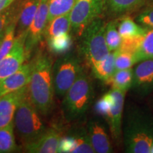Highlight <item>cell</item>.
<instances>
[{"label": "cell", "instance_id": "1", "mask_svg": "<svg viewBox=\"0 0 153 153\" xmlns=\"http://www.w3.org/2000/svg\"><path fill=\"white\" fill-rule=\"evenodd\" d=\"M122 143L128 153H150L153 145V113L148 107L128 100L124 104Z\"/></svg>", "mask_w": 153, "mask_h": 153}, {"label": "cell", "instance_id": "2", "mask_svg": "<svg viewBox=\"0 0 153 153\" xmlns=\"http://www.w3.org/2000/svg\"><path fill=\"white\" fill-rule=\"evenodd\" d=\"M33 62V71L28 85V97L38 111L46 116L54 106L53 60L48 54L40 52Z\"/></svg>", "mask_w": 153, "mask_h": 153}, {"label": "cell", "instance_id": "3", "mask_svg": "<svg viewBox=\"0 0 153 153\" xmlns=\"http://www.w3.org/2000/svg\"><path fill=\"white\" fill-rule=\"evenodd\" d=\"M62 98V114L67 121L79 119L86 114L94 98V89L90 76L85 70Z\"/></svg>", "mask_w": 153, "mask_h": 153}, {"label": "cell", "instance_id": "4", "mask_svg": "<svg viewBox=\"0 0 153 153\" xmlns=\"http://www.w3.org/2000/svg\"><path fill=\"white\" fill-rule=\"evenodd\" d=\"M39 114L30 101L28 94L17 107L14 117V128L24 145L37 140L46 131L47 128Z\"/></svg>", "mask_w": 153, "mask_h": 153}, {"label": "cell", "instance_id": "5", "mask_svg": "<svg viewBox=\"0 0 153 153\" xmlns=\"http://www.w3.org/2000/svg\"><path fill=\"white\" fill-rule=\"evenodd\" d=\"M106 24L101 17L97 18L79 36L80 52L90 68L110 53L105 38Z\"/></svg>", "mask_w": 153, "mask_h": 153}, {"label": "cell", "instance_id": "6", "mask_svg": "<svg viewBox=\"0 0 153 153\" xmlns=\"http://www.w3.org/2000/svg\"><path fill=\"white\" fill-rule=\"evenodd\" d=\"M79 58L73 53H66L53 65L55 94L62 98L83 71Z\"/></svg>", "mask_w": 153, "mask_h": 153}, {"label": "cell", "instance_id": "7", "mask_svg": "<svg viewBox=\"0 0 153 153\" xmlns=\"http://www.w3.org/2000/svg\"><path fill=\"white\" fill-rule=\"evenodd\" d=\"M106 9V0H76L70 13L71 30L80 36L93 21L101 17Z\"/></svg>", "mask_w": 153, "mask_h": 153}, {"label": "cell", "instance_id": "8", "mask_svg": "<svg viewBox=\"0 0 153 153\" xmlns=\"http://www.w3.org/2000/svg\"><path fill=\"white\" fill-rule=\"evenodd\" d=\"M48 0H41L35 16L26 30L25 51L27 58L43 38L44 32L48 24Z\"/></svg>", "mask_w": 153, "mask_h": 153}, {"label": "cell", "instance_id": "9", "mask_svg": "<svg viewBox=\"0 0 153 153\" xmlns=\"http://www.w3.org/2000/svg\"><path fill=\"white\" fill-rule=\"evenodd\" d=\"M26 34L16 36L11 51L0 60V84L16 72L27 59L25 51Z\"/></svg>", "mask_w": 153, "mask_h": 153}, {"label": "cell", "instance_id": "10", "mask_svg": "<svg viewBox=\"0 0 153 153\" xmlns=\"http://www.w3.org/2000/svg\"><path fill=\"white\" fill-rule=\"evenodd\" d=\"M110 91L114 98V103L104 118L108 123L113 140L116 144H120L122 143V122L126 92L113 89Z\"/></svg>", "mask_w": 153, "mask_h": 153}, {"label": "cell", "instance_id": "11", "mask_svg": "<svg viewBox=\"0 0 153 153\" xmlns=\"http://www.w3.org/2000/svg\"><path fill=\"white\" fill-rule=\"evenodd\" d=\"M131 89L139 97H146L153 93V58L140 61L135 67Z\"/></svg>", "mask_w": 153, "mask_h": 153}, {"label": "cell", "instance_id": "12", "mask_svg": "<svg viewBox=\"0 0 153 153\" xmlns=\"http://www.w3.org/2000/svg\"><path fill=\"white\" fill-rule=\"evenodd\" d=\"M106 124L99 118H93L88 122L87 133L94 150L97 153L114 152Z\"/></svg>", "mask_w": 153, "mask_h": 153}, {"label": "cell", "instance_id": "13", "mask_svg": "<svg viewBox=\"0 0 153 153\" xmlns=\"http://www.w3.org/2000/svg\"><path fill=\"white\" fill-rule=\"evenodd\" d=\"M28 94V85L4 95L0 99V128L14 120L15 112L19 104Z\"/></svg>", "mask_w": 153, "mask_h": 153}, {"label": "cell", "instance_id": "14", "mask_svg": "<svg viewBox=\"0 0 153 153\" xmlns=\"http://www.w3.org/2000/svg\"><path fill=\"white\" fill-rule=\"evenodd\" d=\"M33 60L22 65L16 72L4 80L0 84V94H7L19 90L29 84L33 71Z\"/></svg>", "mask_w": 153, "mask_h": 153}, {"label": "cell", "instance_id": "15", "mask_svg": "<svg viewBox=\"0 0 153 153\" xmlns=\"http://www.w3.org/2000/svg\"><path fill=\"white\" fill-rule=\"evenodd\" d=\"M61 135L56 128H48L37 140L24 145L25 150L30 153L57 152Z\"/></svg>", "mask_w": 153, "mask_h": 153}, {"label": "cell", "instance_id": "16", "mask_svg": "<svg viewBox=\"0 0 153 153\" xmlns=\"http://www.w3.org/2000/svg\"><path fill=\"white\" fill-rule=\"evenodd\" d=\"M41 1V0H21L16 17V36L26 35V30L35 16Z\"/></svg>", "mask_w": 153, "mask_h": 153}, {"label": "cell", "instance_id": "17", "mask_svg": "<svg viewBox=\"0 0 153 153\" xmlns=\"http://www.w3.org/2000/svg\"><path fill=\"white\" fill-rule=\"evenodd\" d=\"M91 69L95 78L104 82L109 83L112 76L116 72L115 51L110 52L102 60L91 67Z\"/></svg>", "mask_w": 153, "mask_h": 153}, {"label": "cell", "instance_id": "18", "mask_svg": "<svg viewBox=\"0 0 153 153\" xmlns=\"http://www.w3.org/2000/svg\"><path fill=\"white\" fill-rule=\"evenodd\" d=\"M118 30L122 39H132L144 35L147 28L135 22L131 17H123L118 23Z\"/></svg>", "mask_w": 153, "mask_h": 153}, {"label": "cell", "instance_id": "19", "mask_svg": "<svg viewBox=\"0 0 153 153\" xmlns=\"http://www.w3.org/2000/svg\"><path fill=\"white\" fill-rule=\"evenodd\" d=\"M71 30L70 14L55 17L48 23L44 32L45 39L65 33H70Z\"/></svg>", "mask_w": 153, "mask_h": 153}, {"label": "cell", "instance_id": "20", "mask_svg": "<svg viewBox=\"0 0 153 153\" xmlns=\"http://www.w3.org/2000/svg\"><path fill=\"white\" fill-rule=\"evenodd\" d=\"M49 51L55 55H65L71 49L72 38L70 33L60 34L46 40Z\"/></svg>", "mask_w": 153, "mask_h": 153}, {"label": "cell", "instance_id": "21", "mask_svg": "<svg viewBox=\"0 0 153 153\" xmlns=\"http://www.w3.org/2000/svg\"><path fill=\"white\" fill-rule=\"evenodd\" d=\"M145 0H106V9L114 15L131 12L143 4Z\"/></svg>", "mask_w": 153, "mask_h": 153}, {"label": "cell", "instance_id": "22", "mask_svg": "<svg viewBox=\"0 0 153 153\" xmlns=\"http://www.w3.org/2000/svg\"><path fill=\"white\" fill-rule=\"evenodd\" d=\"M133 80V69L128 68L116 70L112 76L109 83L113 89L126 92L131 89Z\"/></svg>", "mask_w": 153, "mask_h": 153}, {"label": "cell", "instance_id": "23", "mask_svg": "<svg viewBox=\"0 0 153 153\" xmlns=\"http://www.w3.org/2000/svg\"><path fill=\"white\" fill-rule=\"evenodd\" d=\"M18 148L15 141L14 120L0 128V153L16 152Z\"/></svg>", "mask_w": 153, "mask_h": 153}, {"label": "cell", "instance_id": "24", "mask_svg": "<svg viewBox=\"0 0 153 153\" xmlns=\"http://www.w3.org/2000/svg\"><path fill=\"white\" fill-rule=\"evenodd\" d=\"M136 56L138 62L153 58V28H147L146 31L141 38Z\"/></svg>", "mask_w": 153, "mask_h": 153}, {"label": "cell", "instance_id": "25", "mask_svg": "<svg viewBox=\"0 0 153 153\" xmlns=\"http://www.w3.org/2000/svg\"><path fill=\"white\" fill-rule=\"evenodd\" d=\"M76 0H48V23L55 17L70 14Z\"/></svg>", "mask_w": 153, "mask_h": 153}, {"label": "cell", "instance_id": "26", "mask_svg": "<svg viewBox=\"0 0 153 153\" xmlns=\"http://www.w3.org/2000/svg\"><path fill=\"white\" fill-rule=\"evenodd\" d=\"M74 138V153H94L87 130L79 129L70 133Z\"/></svg>", "mask_w": 153, "mask_h": 153}, {"label": "cell", "instance_id": "27", "mask_svg": "<svg viewBox=\"0 0 153 153\" xmlns=\"http://www.w3.org/2000/svg\"><path fill=\"white\" fill-rule=\"evenodd\" d=\"M105 38L110 52H114L121 45L122 38L118 30V22L116 21L107 23L105 28Z\"/></svg>", "mask_w": 153, "mask_h": 153}, {"label": "cell", "instance_id": "28", "mask_svg": "<svg viewBox=\"0 0 153 153\" xmlns=\"http://www.w3.org/2000/svg\"><path fill=\"white\" fill-rule=\"evenodd\" d=\"M137 59L135 53L121 48L115 51V67L116 70L131 68L134 65L137 63Z\"/></svg>", "mask_w": 153, "mask_h": 153}, {"label": "cell", "instance_id": "29", "mask_svg": "<svg viewBox=\"0 0 153 153\" xmlns=\"http://www.w3.org/2000/svg\"><path fill=\"white\" fill-rule=\"evenodd\" d=\"M16 19L12 22L6 28L0 46V60L10 52L16 39Z\"/></svg>", "mask_w": 153, "mask_h": 153}, {"label": "cell", "instance_id": "30", "mask_svg": "<svg viewBox=\"0 0 153 153\" xmlns=\"http://www.w3.org/2000/svg\"><path fill=\"white\" fill-rule=\"evenodd\" d=\"M20 3L21 0H16L12 5L0 13V33L4 30L11 22L16 20Z\"/></svg>", "mask_w": 153, "mask_h": 153}, {"label": "cell", "instance_id": "31", "mask_svg": "<svg viewBox=\"0 0 153 153\" xmlns=\"http://www.w3.org/2000/svg\"><path fill=\"white\" fill-rule=\"evenodd\" d=\"M113 103H114V98L111 93V91L104 94L101 98L97 101L94 105V111L99 116L105 118L108 111L110 110Z\"/></svg>", "mask_w": 153, "mask_h": 153}, {"label": "cell", "instance_id": "32", "mask_svg": "<svg viewBox=\"0 0 153 153\" xmlns=\"http://www.w3.org/2000/svg\"><path fill=\"white\" fill-rule=\"evenodd\" d=\"M136 22L145 28H153V7L142 11L137 16Z\"/></svg>", "mask_w": 153, "mask_h": 153}, {"label": "cell", "instance_id": "33", "mask_svg": "<svg viewBox=\"0 0 153 153\" xmlns=\"http://www.w3.org/2000/svg\"><path fill=\"white\" fill-rule=\"evenodd\" d=\"M74 148V138L72 135H67L65 137H61L60 143H59L57 152H72Z\"/></svg>", "mask_w": 153, "mask_h": 153}, {"label": "cell", "instance_id": "34", "mask_svg": "<svg viewBox=\"0 0 153 153\" xmlns=\"http://www.w3.org/2000/svg\"><path fill=\"white\" fill-rule=\"evenodd\" d=\"M16 0H0V13L12 5Z\"/></svg>", "mask_w": 153, "mask_h": 153}, {"label": "cell", "instance_id": "35", "mask_svg": "<svg viewBox=\"0 0 153 153\" xmlns=\"http://www.w3.org/2000/svg\"><path fill=\"white\" fill-rule=\"evenodd\" d=\"M4 32H5V30H3L2 32H1V33H0V46H1V42H2V39L4 37Z\"/></svg>", "mask_w": 153, "mask_h": 153}, {"label": "cell", "instance_id": "36", "mask_svg": "<svg viewBox=\"0 0 153 153\" xmlns=\"http://www.w3.org/2000/svg\"><path fill=\"white\" fill-rule=\"evenodd\" d=\"M150 107H151V109H152V111L153 113V97H152L150 101Z\"/></svg>", "mask_w": 153, "mask_h": 153}, {"label": "cell", "instance_id": "37", "mask_svg": "<svg viewBox=\"0 0 153 153\" xmlns=\"http://www.w3.org/2000/svg\"><path fill=\"white\" fill-rule=\"evenodd\" d=\"M150 153H153V145H152V147H151L150 148Z\"/></svg>", "mask_w": 153, "mask_h": 153}, {"label": "cell", "instance_id": "38", "mask_svg": "<svg viewBox=\"0 0 153 153\" xmlns=\"http://www.w3.org/2000/svg\"><path fill=\"white\" fill-rule=\"evenodd\" d=\"M1 97H2V96H1V94H0V99H1Z\"/></svg>", "mask_w": 153, "mask_h": 153}]
</instances>
